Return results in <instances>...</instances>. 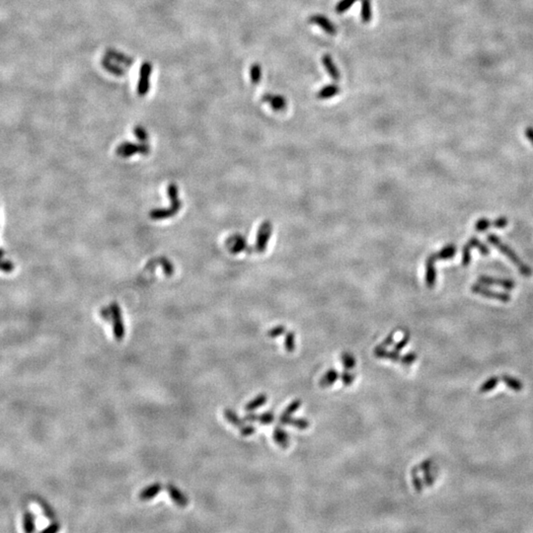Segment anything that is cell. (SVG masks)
Instances as JSON below:
<instances>
[{
  "label": "cell",
  "mask_w": 533,
  "mask_h": 533,
  "mask_svg": "<svg viewBox=\"0 0 533 533\" xmlns=\"http://www.w3.org/2000/svg\"><path fill=\"white\" fill-rule=\"evenodd\" d=\"M167 193H168V197L169 199L171 200L172 202V205L171 207L167 208V209H164V210H153L151 213H150V217L152 219H155V220H159V219H166V218H169L173 215H175L176 213H178L181 209V202L179 200V190H178V187L176 186L175 184H170L168 186L167 189Z\"/></svg>",
  "instance_id": "obj_3"
},
{
  "label": "cell",
  "mask_w": 533,
  "mask_h": 533,
  "mask_svg": "<svg viewBox=\"0 0 533 533\" xmlns=\"http://www.w3.org/2000/svg\"><path fill=\"white\" fill-rule=\"evenodd\" d=\"M102 65L103 67L106 69L107 71H109L110 73L116 75V76H125L127 74V70L124 69L123 67L119 66L118 64H116L115 62L112 61L111 58L105 56L103 59H102Z\"/></svg>",
  "instance_id": "obj_17"
},
{
  "label": "cell",
  "mask_w": 533,
  "mask_h": 533,
  "mask_svg": "<svg viewBox=\"0 0 533 533\" xmlns=\"http://www.w3.org/2000/svg\"><path fill=\"white\" fill-rule=\"evenodd\" d=\"M268 401V397L265 394H260L259 396H257L256 398L252 400L251 402H249L246 406H245V410L247 412H251V411H254L258 408H260L261 406L265 405Z\"/></svg>",
  "instance_id": "obj_23"
},
{
  "label": "cell",
  "mask_w": 533,
  "mask_h": 533,
  "mask_svg": "<svg viewBox=\"0 0 533 533\" xmlns=\"http://www.w3.org/2000/svg\"><path fill=\"white\" fill-rule=\"evenodd\" d=\"M257 420H258V416L255 415V414L247 415V416L244 418V421H249V422H254V421H257Z\"/></svg>",
  "instance_id": "obj_49"
},
{
  "label": "cell",
  "mask_w": 533,
  "mask_h": 533,
  "mask_svg": "<svg viewBox=\"0 0 533 533\" xmlns=\"http://www.w3.org/2000/svg\"><path fill=\"white\" fill-rule=\"evenodd\" d=\"M152 72V65L150 62H143L139 70V80L137 83V95L143 97L147 95L150 87V75Z\"/></svg>",
  "instance_id": "obj_6"
},
{
  "label": "cell",
  "mask_w": 533,
  "mask_h": 533,
  "mask_svg": "<svg viewBox=\"0 0 533 533\" xmlns=\"http://www.w3.org/2000/svg\"><path fill=\"white\" fill-rule=\"evenodd\" d=\"M58 529H59V525H58V524H57L56 522H54V523H53L52 525H50V526H49L48 528L44 529V530H43V532H56V531H57Z\"/></svg>",
  "instance_id": "obj_46"
},
{
  "label": "cell",
  "mask_w": 533,
  "mask_h": 533,
  "mask_svg": "<svg viewBox=\"0 0 533 533\" xmlns=\"http://www.w3.org/2000/svg\"><path fill=\"white\" fill-rule=\"evenodd\" d=\"M342 380L345 385H350L354 380V374H350L347 372H345L342 375Z\"/></svg>",
  "instance_id": "obj_41"
},
{
  "label": "cell",
  "mask_w": 533,
  "mask_h": 533,
  "mask_svg": "<svg viewBox=\"0 0 533 533\" xmlns=\"http://www.w3.org/2000/svg\"><path fill=\"white\" fill-rule=\"evenodd\" d=\"M507 218L505 216H500L494 220V227L496 228H505L507 225Z\"/></svg>",
  "instance_id": "obj_37"
},
{
  "label": "cell",
  "mask_w": 533,
  "mask_h": 533,
  "mask_svg": "<svg viewBox=\"0 0 533 533\" xmlns=\"http://www.w3.org/2000/svg\"><path fill=\"white\" fill-rule=\"evenodd\" d=\"M492 226H494V221H491L488 218L482 217V218H480L476 221L475 230L479 231V232H483V231H486L487 229H489Z\"/></svg>",
  "instance_id": "obj_26"
},
{
  "label": "cell",
  "mask_w": 533,
  "mask_h": 533,
  "mask_svg": "<svg viewBox=\"0 0 533 533\" xmlns=\"http://www.w3.org/2000/svg\"><path fill=\"white\" fill-rule=\"evenodd\" d=\"M409 340H410V335H409V333H407V334H406V335L404 336V338L402 339V341H401V342H399V343H398V344H397V345L395 346V349H396V350H398V351H400V350H401V349H402V348H403L404 346H406V345L408 344Z\"/></svg>",
  "instance_id": "obj_42"
},
{
  "label": "cell",
  "mask_w": 533,
  "mask_h": 533,
  "mask_svg": "<svg viewBox=\"0 0 533 533\" xmlns=\"http://www.w3.org/2000/svg\"><path fill=\"white\" fill-rule=\"evenodd\" d=\"M228 241H229V244H228L229 250L233 254H237L247 249L246 239L241 235H234Z\"/></svg>",
  "instance_id": "obj_16"
},
{
  "label": "cell",
  "mask_w": 533,
  "mask_h": 533,
  "mask_svg": "<svg viewBox=\"0 0 533 533\" xmlns=\"http://www.w3.org/2000/svg\"><path fill=\"white\" fill-rule=\"evenodd\" d=\"M14 269L15 266L13 263L0 259V271H3L5 273H11L14 271Z\"/></svg>",
  "instance_id": "obj_34"
},
{
  "label": "cell",
  "mask_w": 533,
  "mask_h": 533,
  "mask_svg": "<svg viewBox=\"0 0 533 533\" xmlns=\"http://www.w3.org/2000/svg\"><path fill=\"white\" fill-rule=\"evenodd\" d=\"M255 431H256V428L253 426H242V427L240 428V433H241L243 436H249V435H252Z\"/></svg>",
  "instance_id": "obj_39"
},
{
  "label": "cell",
  "mask_w": 533,
  "mask_h": 533,
  "mask_svg": "<svg viewBox=\"0 0 533 533\" xmlns=\"http://www.w3.org/2000/svg\"><path fill=\"white\" fill-rule=\"evenodd\" d=\"M340 93V87L336 84H330L325 87H323L319 92L317 93V98L321 100L330 99Z\"/></svg>",
  "instance_id": "obj_19"
},
{
  "label": "cell",
  "mask_w": 533,
  "mask_h": 533,
  "mask_svg": "<svg viewBox=\"0 0 533 533\" xmlns=\"http://www.w3.org/2000/svg\"><path fill=\"white\" fill-rule=\"evenodd\" d=\"M133 133L136 136V138L143 143L148 140V133L141 126H136L133 130Z\"/></svg>",
  "instance_id": "obj_30"
},
{
  "label": "cell",
  "mask_w": 533,
  "mask_h": 533,
  "mask_svg": "<svg viewBox=\"0 0 533 533\" xmlns=\"http://www.w3.org/2000/svg\"><path fill=\"white\" fill-rule=\"evenodd\" d=\"M224 417L226 418V420L233 426H241L243 425V422L244 420H240L239 417L237 416V414L235 412H233L232 410L230 409H226L224 410Z\"/></svg>",
  "instance_id": "obj_25"
},
{
  "label": "cell",
  "mask_w": 533,
  "mask_h": 533,
  "mask_svg": "<svg viewBox=\"0 0 533 533\" xmlns=\"http://www.w3.org/2000/svg\"><path fill=\"white\" fill-rule=\"evenodd\" d=\"M285 332H286V328L284 326H277L268 332V336L270 338H277L283 335Z\"/></svg>",
  "instance_id": "obj_33"
},
{
  "label": "cell",
  "mask_w": 533,
  "mask_h": 533,
  "mask_svg": "<svg viewBox=\"0 0 533 533\" xmlns=\"http://www.w3.org/2000/svg\"><path fill=\"white\" fill-rule=\"evenodd\" d=\"M372 2L371 0H362V11L361 17L364 23H370L372 20Z\"/></svg>",
  "instance_id": "obj_22"
},
{
  "label": "cell",
  "mask_w": 533,
  "mask_h": 533,
  "mask_svg": "<svg viewBox=\"0 0 533 533\" xmlns=\"http://www.w3.org/2000/svg\"><path fill=\"white\" fill-rule=\"evenodd\" d=\"M162 489V486L159 483H154L150 486H148L147 488L143 489L140 494H139V499L141 501H148L154 497H156L158 494H159L160 491Z\"/></svg>",
  "instance_id": "obj_18"
},
{
  "label": "cell",
  "mask_w": 533,
  "mask_h": 533,
  "mask_svg": "<svg viewBox=\"0 0 533 533\" xmlns=\"http://www.w3.org/2000/svg\"><path fill=\"white\" fill-rule=\"evenodd\" d=\"M413 481H414V485H415V488L417 489V491H419V492H420V491L422 490V488H423L421 480L419 479V478H418V476L416 475V477H414V479H413Z\"/></svg>",
  "instance_id": "obj_48"
},
{
  "label": "cell",
  "mask_w": 533,
  "mask_h": 533,
  "mask_svg": "<svg viewBox=\"0 0 533 533\" xmlns=\"http://www.w3.org/2000/svg\"><path fill=\"white\" fill-rule=\"evenodd\" d=\"M338 379H339V373L335 370H330L323 375V377L319 381V385L321 387L325 388V387H328L334 384V382L337 381Z\"/></svg>",
  "instance_id": "obj_20"
},
{
  "label": "cell",
  "mask_w": 533,
  "mask_h": 533,
  "mask_svg": "<svg viewBox=\"0 0 533 533\" xmlns=\"http://www.w3.org/2000/svg\"><path fill=\"white\" fill-rule=\"evenodd\" d=\"M250 77L254 85L259 84L262 78V68L259 63H254L250 68Z\"/></svg>",
  "instance_id": "obj_24"
},
{
  "label": "cell",
  "mask_w": 533,
  "mask_h": 533,
  "mask_svg": "<svg viewBox=\"0 0 533 533\" xmlns=\"http://www.w3.org/2000/svg\"><path fill=\"white\" fill-rule=\"evenodd\" d=\"M386 358H388V359H391V360H392V361H394V362H396V361H399V351H398V350H396V349H395V350H393V351H388V352H387V357H386Z\"/></svg>",
  "instance_id": "obj_44"
},
{
  "label": "cell",
  "mask_w": 533,
  "mask_h": 533,
  "mask_svg": "<svg viewBox=\"0 0 533 533\" xmlns=\"http://www.w3.org/2000/svg\"><path fill=\"white\" fill-rule=\"evenodd\" d=\"M322 63L326 69V71L328 72V74L330 75V77L335 81H338L340 79V71L337 67V65L335 64L333 58L331 55L329 54H325L323 55L322 57Z\"/></svg>",
  "instance_id": "obj_14"
},
{
  "label": "cell",
  "mask_w": 533,
  "mask_h": 533,
  "mask_svg": "<svg viewBox=\"0 0 533 533\" xmlns=\"http://www.w3.org/2000/svg\"><path fill=\"white\" fill-rule=\"evenodd\" d=\"M290 425H293V426H296V427H298V428H300V429H304V428L308 427V426H309V423H308V421L303 420V419H298V420H294V419H293Z\"/></svg>",
  "instance_id": "obj_36"
},
{
  "label": "cell",
  "mask_w": 533,
  "mask_h": 533,
  "mask_svg": "<svg viewBox=\"0 0 533 533\" xmlns=\"http://www.w3.org/2000/svg\"><path fill=\"white\" fill-rule=\"evenodd\" d=\"M471 292L475 293V294L482 295L483 297L490 298V299H496V300H499V301H502V302L510 301V295L509 294H507L506 293L494 292L492 290H489L486 287L481 286V284H479V285L478 284L477 285H473L472 288H471Z\"/></svg>",
  "instance_id": "obj_8"
},
{
  "label": "cell",
  "mask_w": 533,
  "mask_h": 533,
  "mask_svg": "<svg viewBox=\"0 0 533 533\" xmlns=\"http://www.w3.org/2000/svg\"><path fill=\"white\" fill-rule=\"evenodd\" d=\"M35 518L31 512H25L24 514V529L26 532H33L35 530Z\"/></svg>",
  "instance_id": "obj_28"
},
{
  "label": "cell",
  "mask_w": 533,
  "mask_h": 533,
  "mask_svg": "<svg viewBox=\"0 0 533 533\" xmlns=\"http://www.w3.org/2000/svg\"><path fill=\"white\" fill-rule=\"evenodd\" d=\"M4 255H5V252H4L2 249H0V259H1Z\"/></svg>",
  "instance_id": "obj_50"
},
{
  "label": "cell",
  "mask_w": 533,
  "mask_h": 533,
  "mask_svg": "<svg viewBox=\"0 0 533 533\" xmlns=\"http://www.w3.org/2000/svg\"><path fill=\"white\" fill-rule=\"evenodd\" d=\"M263 101L267 102L268 104H270L271 108L276 111V112H281V111H284L287 109L288 106V102L286 100V98L282 95H276V94H271V93H267L264 96H263Z\"/></svg>",
  "instance_id": "obj_12"
},
{
  "label": "cell",
  "mask_w": 533,
  "mask_h": 533,
  "mask_svg": "<svg viewBox=\"0 0 533 533\" xmlns=\"http://www.w3.org/2000/svg\"><path fill=\"white\" fill-rule=\"evenodd\" d=\"M387 350H386V347L385 346L380 345V346H377L375 349H374V354L377 357V358H386L387 357Z\"/></svg>",
  "instance_id": "obj_40"
},
{
  "label": "cell",
  "mask_w": 533,
  "mask_h": 533,
  "mask_svg": "<svg viewBox=\"0 0 533 533\" xmlns=\"http://www.w3.org/2000/svg\"><path fill=\"white\" fill-rule=\"evenodd\" d=\"M342 363L346 370H352L356 366L354 357L348 352H346L342 356Z\"/></svg>",
  "instance_id": "obj_29"
},
{
  "label": "cell",
  "mask_w": 533,
  "mask_h": 533,
  "mask_svg": "<svg viewBox=\"0 0 533 533\" xmlns=\"http://www.w3.org/2000/svg\"><path fill=\"white\" fill-rule=\"evenodd\" d=\"M477 281H478V284H481V285L501 287L507 291H511L515 287V283L512 280H508V279H498V278H493V277H488V276H481Z\"/></svg>",
  "instance_id": "obj_10"
},
{
  "label": "cell",
  "mask_w": 533,
  "mask_h": 533,
  "mask_svg": "<svg viewBox=\"0 0 533 533\" xmlns=\"http://www.w3.org/2000/svg\"><path fill=\"white\" fill-rule=\"evenodd\" d=\"M488 241L493 246H495L501 253H503L509 261H511L513 263V265L518 269L519 273L523 277L529 278V277L532 276L533 273L531 268L527 266L524 262H522L519 259L518 255L508 245H506V243H504L502 240L500 239L497 235L489 234L488 235Z\"/></svg>",
  "instance_id": "obj_1"
},
{
  "label": "cell",
  "mask_w": 533,
  "mask_h": 533,
  "mask_svg": "<svg viewBox=\"0 0 533 533\" xmlns=\"http://www.w3.org/2000/svg\"><path fill=\"white\" fill-rule=\"evenodd\" d=\"M274 418H275L274 413H272V412L269 411V412H266V413L262 414L261 416H259V417H258V420L260 421V423H261L262 425H270V424L274 421Z\"/></svg>",
  "instance_id": "obj_31"
},
{
  "label": "cell",
  "mask_w": 533,
  "mask_h": 533,
  "mask_svg": "<svg viewBox=\"0 0 533 533\" xmlns=\"http://www.w3.org/2000/svg\"><path fill=\"white\" fill-rule=\"evenodd\" d=\"M417 359V354L414 353V352H410L406 356H404L403 358H401V362L404 364V365H411L413 364Z\"/></svg>",
  "instance_id": "obj_38"
},
{
  "label": "cell",
  "mask_w": 533,
  "mask_h": 533,
  "mask_svg": "<svg viewBox=\"0 0 533 533\" xmlns=\"http://www.w3.org/2000/svg\"><path fill=\"white\" fill-rule=\"evenodd\" d=\"M271 232H272L271 223L269 221L263 222L258 230V235H257V243H256L255 250L258 253H263L266 250L267 244L271 236Z\"/></svg>",
  "instance_id": "obj_9"
},
{
  "label": "cell",
  "mask_w": 533,
  "mask_h": 533,
  "mask_svg": "<svg viewBox=\"0 0 533 533\" xmlns=\"http://www.w3.org/2000/svg\"><path fill=\"white\" fill-rule=\"evenodd\" d=\"M285 345H286V348L289 351H293V349L295 348V339H294V334H293V332H290L287 335L286 341H285Z\"/></svg>",
  "instance_id": "obj_32"
},
{
  "label": "cell",
  "mask_w": 533,
  "mask_h": 533,
  "mask_svg": "<svg viewBox=\"0 0 533 533\" xmlns=\"http://www.w3.org/2000/svg\"><path fill=\"white\" fill-rule=\"evenodd\" d=\"M300 405H301V401L300 400H295L286 409V411L284 413L287 414V415H292V414H293L294 412H296L299 409Z\"/></svg>",
  "instance_id": "obj_35"
},
{
  "label": "cell",
  "mask_w": 533,
  "mask_h": 533,
  "mask_svg": "<svg viewBox=\"0 0 533 533\" xmlns=\"http://www.w3.org/2000/svg\"><path fill=\"white\" fill-rule=\"evenodd\" d=\"M497 381H498L497 378H492V379H490V381H489L488 383H486V384L481 388V390H482V391H483V390L489 391L490 389H492L493 387L496 386V382H497Z\"/></svg>",
  "instance_id": "obj_43"
},
{
  "label": "cell",
  "mask_w": 533,
  "mask_h": 533,
  "mask_svg": "<svg viewBox=\"0 0 533 533\" xmlns=\"http://www.w3.org/2000/svg\"><path fill=\"white\" fill-rule=\"evenodd\" d=\"M524 134L526 136V138L528 139V141L531 143L533 145V128L532 127H528L525 129L524 131Z\"/></svg>",
  "instance_id": "obj_45"
},
{
  "label": "cell",
  "mask_w": 533,
  "mask_h": 533,
  "mask_svg": "<svg viewBox=\"0 0 533 533\" xmlns=\"http://www.w3.org/2000/svg\"><path fill=\"white\" fill-rule=\"evenodd\" d=\"M473 248L478 249L480 253L482 255H484V256L489 255V253H490L489 248L484 243H482L476 237H472V238L468 240V242L464 245V247L462 249V265L463 266L467 267L470 265V263H471V251H472Z\"/></svg>",
  "instance_id": "obj_4"
},
{
  "label": "cell",
  "mask_w": 533,
  "mask_h": 533,
  "mask_svg": "<svg viewBox=\"0 0 533 533\" xmlns=\"http://www.w3.org/2000/svg\"><path fill=\"white\" fill-rule=\"evenodd\" d=\"M112 321H113V332L114 337L117 341H122L125 337V325L122 318L121 308L118 303L113 302L110 306Z\"/></svg>",
  "instance_id": "obj_5"
},
{
  "label": "cell",
  "mask_w": 533,
  "mask_h": 533,
  "mask_svg": "<svg viewBox=\"0 0 533 533\" xmlns=\"http://www.w3.org/2000/svg\"><path fill=\"white\" fill-rule=\"evenodd\" d=\"M455 254H456V246L453 244H449L445 246L440 251L434 254H431L427 257L426 261V284L428 288H432L436 280L434 263L439 260L452 259Z\"/></svg>",
  "instance_id": "obj_2"
},
{
  "label": "cell",
  "mask_w": 533,
  "mask_h": 533,
  "mask_svg": "<svg viewBox=\"0 0 533 533\" xmlns=\"http://www.w3.org/2000/svg\"><path fill=\"white\" fill-rule=\"evenodd\" d=\"M166 490L170 496V498L172 499V501L177 505V506H188L189 504V500L187 498L186 496L178 489L176 488L174 485L172 484H168L166 486Z\"/></svg>",
  "instance_id": "obj_13"
},
{
  "label": "cell",
  "mask_w": 533,
  "mask_h": 533,
  "mask_svg": "<svg viewBox=\"0 0 533 533\" xmlns=\"http://www.w3.org/2000/svg\"><path fill=\"white\" fill-rule=\"evenodd\" d=\"M106 56L111 58L112 60H115L119 63H122L126 66H132L133 63H134V60H133L132 57L126 55L125 53H120L118 51H115V50H112V49H109L106 51Z\"/></svg>",
  "instance_id": "obj_15"
},
{
  "label": "cell",
  "mask_w": 533,
  "mask_h": 533,
  "mask_svg": "<svg viewBox=\"0 0 533 533\" xmlns=\"http://www.w3.org/2000/svg\"><path fill=\"white\" fill-rule=\"evenodd\" d=\"M309 22L319 26L323 31H325L329 35H336L337 34V28L324 15L315 14V15H313V16H311L309 18Z\"/></svg>",
  "instance_id": "obj_11"
},
{
  "label": "cell",
  "mask_w": 533,
  "mask_h": 533,
  "mask_svg": "<svg viewBox=\"0 0 533 533\" xmlns=\"http://www.w3.org/2000/svg\"><path fill=\"white\" fill-rule=\"evenodd\" d=\"M358 0H341L337 5H336V12L338 14H343L345 13L347 9H349Z\"/></svg>",
  "instance_id": "obj_27"
},
{
  "label": "cell",
  "mask_w": 533,
  "mask_h": 533,
  "mask_svg": "<svg viewBox=\"0 0 533 533\" xmlns=\"http://www.w3.org/2000/svg\"><path fill=\"white\" fill-rule=\"evenodd\" d=\"M274 439L275 441L280 445V446H283V448H287L288 445L290 443V436L289 434L282 428L280 427H276L275 428V431H274Z\"/></svg>",
  "instance_id": "obj_21"
},
{
  "label": "cell",
  "mask_w": 533,
  "mask_h": 533,
  "mask_svg": "<svg viewBox=\"0 0 533 533\" xmlns=\"http://www.w3.org/2000/svg\"><path fill=\"white\" fill-rule=\"evenodd\" d=\"M393 339H394V332L391 333V334H389L388 337L385 339V341H384L381 345L383 346H385V347H386V346H390L391 343L393 342Z\"/></svg>",
  "instance_id": "obj_47"
},
{
  "label": "cell",
  "mask_w": 533,
  "mask_h": 533,
  "mask_svg": "<svg viewBox=\"0 0 533 533\" xmlns=\"http://www.w3.org/2000/svg\"><path fill=\"white\" fill-rule=\"evenodd\" d=\"M149 152V146L145 143L136 144L133 142H124L120 144V146L117 148V153L119 156L122 157H130L133 156L135 153L140 154H147Z\"/></svg>",
  "instance_id": "obj_7"
}]
</instances>
